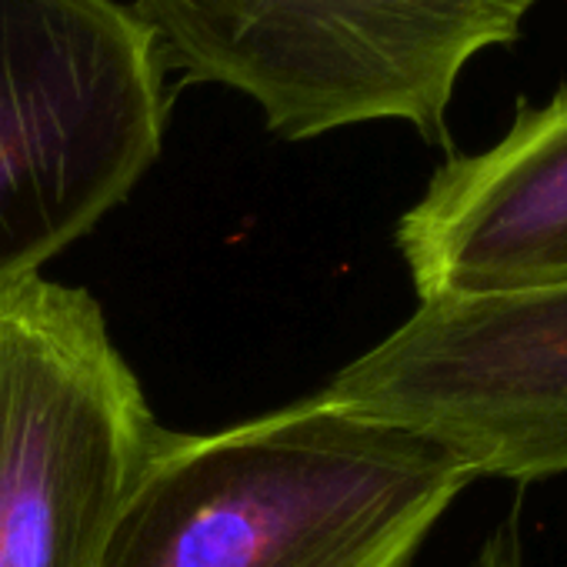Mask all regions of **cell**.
<instances>
[{
    "mask_svg": "<svg viewBox=\"0 0 567 567\" xmlns=\"http://www.w3.org/2000/svg\"><path fill=\"white\" fill-rule=\"evenodd\" d=\"M164 74L250 97L270 134L311 141L401 121L451 147L461 74L514 48L537 0H134Z\"/></svg>",
    "mask_w": 567,
    "mask_h": 567,
    "instance_id": "obj_2",
    "label": "cell"
},
{
    "mask_svg": "<svg viewBox=\"0 0 567 567\" xmlns=\"http://www.w3.org/2000/svg\"><path fill=\"white\" fill-rule=\"evenodd\" d=\"M84 288H0V567H101L161 437Z\"/></svg>",
    "mask_w": 567,
    "mask_h": 567,
    "instance_id": "obj_4",
    "label": "cell"
},
{
    "mask_svg": "<svg viewBox=\"0 0 567 567\" xmlns=\"http://www.w3.org/2000/svg\"><path fill=\"white\" fill-rule=\"evenodd\" d=\"M471 567H527L524 557V537H520V524L517 514H507L481 544L477 557Z\"/></svg>",
    "mask_w": 567,
    "mask_h": 567,
    "instance_id": "obj_7",
    "label": "cell"
},
{
    "mask_svg": "<svg viewBox=\"0 0 567 567\" xmlns=\"http://www.w3.org/2000/svg\"><path fill=\"white\" fill-rule=\"evenodd\" d=\"M167 74L121 0H0V288L91 234L164 151Z\"/></svg>",
    "mask_w": 567,
    "mask_h": 567,
    "instance_id": "obj_3",
    "label": "cell"
},
{
    "mask_svg": "<svg viewBox=\"0 0 567 567\" xmlns=\"http://www.w3.org/2000/svg\"><path fill=\"white\" fill-rule=\"evenodd\" d=\"M324 398L408 427L474 477L567 471V280L421 301Z\"/></svg>",
    "mask_w": 567,
    "mask_h": 567,
    "instance_id": "obj_5",
    "label": "cell"
},
{
    "mask_svg": "<svg viewBox=\"0 0 567 567\" xmlns=\"http://www.w3.org/2000/svg\"><path fill=\"white\" fill-rule=\"evenodd\" d=\"M471 481L441 444L324 394L161 431L101 567H408Z\"/></svg>",
    "mask_w": 567,
    "mask_h": 567,
    "instance_id": "obj_1",
    "label": "cell"
},
{
    "mask_svg": "<svg viewBox=\"0 0 567 567\" xmlns=\"http://www.w3.org/2000/svg\"><path fill=\"white\" fill-rule=\"evenodd\" d=\"M421 301L567 280V84L477 154H447L398 220Z\"/></svg>",
    "mask_w": 567,
    "mask_h": 567,
    "instance_id": "obj_6",
    "label": "cell"
}]
</instances>
